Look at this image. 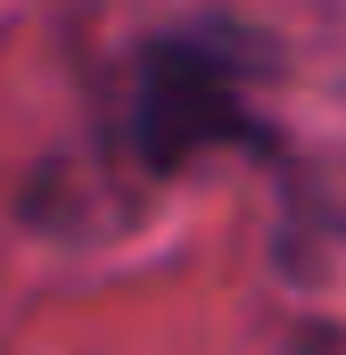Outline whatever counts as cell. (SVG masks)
Returning <instances> with one entry per match:
<instances>
[{"mask_svg":"<svg viewBox=\"0 0 346 355\" xmlns=\"http://www.w3.org/2000/svg\"><path fill=\"white\" fill-rule=\"evenodd\" d=\"M248 107H239V58L215 50V42H157L140 91H132V132H140V157L149 166H181L206 132H239Z\"/></svg>","mask_w":346,"mask_h":355,"instance_id":"obj_1","label":"cell"}]
</instances>
